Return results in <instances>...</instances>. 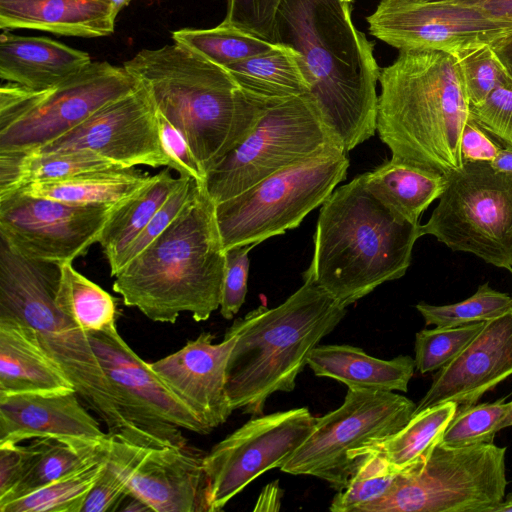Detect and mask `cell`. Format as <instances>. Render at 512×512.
Masks as SVG:
<instances>
[{"instance_id":"30bf717a","label":"cell","mask_w":512,"mask_h":512,"mask_svg":"<svg viewBox=\"0 0 512 512\" xmlns=\"http://www.w3.org/2000/svg\"><path fill=\"white\" fill-rule=\"evenodd\" d=\"M416 405L393 391L348 388L337 409L317 417L307 439L280 470L346 487L367 450L403 428Z\"/></svg>"},{"instance_id":"5bb4252c","label":"cell","mask_w":512,"mask_h":512,"mask_svg":"<svg viewBox=\"0 0 512 512\" xmlns=\"http://www.w3.org/2000/svg\"><path fill=\"white\" fill-rule=\"evenodd\" d=\"M140 87L122 66L91 62L48 90L18 85L8 102V123L0 128V150H34L79 126L109 103Z\"/></svg>"},{"instance_id":"4dcf8cb0","label":"cell","mask_w":512,"mask_h":512,"mask_svg":"<svg viewBox=\"0 0 512 512\" xmlns=\"http://www.w3.org/2000/svg\"><path fill=\"white\" fill-rule=\"evenodd\" d=\"M457 408L455 402H445L413 414L398 432L370 447L365 457L380 454L399 473L420 466L441 441Z\"/></svg>"},{"instance_id":"f6af8a7d","label":"cell","mask_w":512,"mask_h":512,"mask_svg":"<svg viewBox=\"0 0 512 512\" xmlns=\"http://www.w3.org/2000/svg\"><path fill=\"white\" fill-rule=\"evenodd\" d=\"M157 117L161 143L166 155L170 159L171 169L176 170L179 176L191 177L199 184H205L206 173L185 137L159 111H157Z\"/></svg>"},{"instance_id":"4316f807","label":"cell","mask_w":512,"mask_h":512,"mask_svg":"<svg viewBox=\"0 0 512 512\" xmlns=\"http://www.w3.org/2000/svg\"><path fill=\"white\" fill-rule=\"evenodd\" d=\"M367 190L394 215L419 224L422 213L441 196L444 175L390 159L361 174Z\"/></svg>"},{"instance_id":"f546056e","label":"cell","mask_w":512,"mask_h":512,"mask_svg":"<svg viewBox=\"0 0 512 512\" xmlns=\"http://www.w3.org/2000/svg\"><path fill=\"white\" fill-rule=\"evenodd\" d=\"M169 169L154 174L153 180L121 203L106 223L98 243L110 270L177 187L180 177H173Z\"/></svg>"},{"instance_id":"816d5d0a","label":"cell","mask_w":512,"mask_h":512,"mask_svg":"<svg viewBox=\"0 0 512 512\" xmlns=\"http://www.w3.org/2000/svg\"><path fill=\"white\" fill-rule=\"evenodd\" d=\"M493 48L512 78V36L493 45Z\"/></svg>"},{"instance_id":"83f0119b","label":"cell","mask_w":512,"mask_h":512,"mask_svg":"<svg viewBox=\"0 0 512 512\" xmlns=\"http://www.w3.org/2000/svg\"><path fill=\"white\" fill-rule=\"evenodd\" d=\"M153 177L134 168L109 169L61 181L30 183L18 192L70 203L120 204L141 191Z\"/></svg>"},{"instance_id":"9f6ffc18","label":"cell","mask_w":512,"mask_h":512,"mask_svg":"<svg viewBox=\"0 0 512 512\" xmlns=\"http://www.w3.org/2000/svg\"><path fill=\"white\" fill-rule=\"evenodd\" d=\"M508 426H512V401L508 402V409L502 420L501 429Z\"/></svg>"},{"instance_id":"603a6c76","label":"cell","mask_w":512,"mask_h":512,"mask_svg":"<svg viewBox=\"0 0 512 512\" xmlns=\"http://www.w3.org/2000/svg\"><path fill=\"white\" fill-rule=\"evenodd\" d=\"M76 391L61 366L46 351L34 329L0 318V395Z\"/></svg>"},{"instance_id":"d6a6232c","label":"cell","mask_w":512,"mask_h":512,"mask_svg":"<svg viewBox=\"0 0 512 512\" xmlns=\"http://www.w3.org/2000/svg\"><path fill=\"white\" fill-rule=\"evenodd\" d=\"M55 302L60 311L87 333L116 325V299L79 273L72 262L60 264Z\"/></svg>"},{"instance_id":"44dd1931","label":"cell","mask_w":512,"mask_h":512,"mask_svg":"<svg viewBox=\"0 0 512 512\" xmlns=\"http://www.w3.org/2000/svg\"><path fill=\"white\" fill-rule=\"evenodd\" d=\"M511 375L512 309L486 321L468 346L440 369L413 414L445 402H455L457 409L470 407Z\"/></svg>"},{"instance_id":"7c38bea8","label":"cell","mask_w":512,"mask_h":512,"mask_svg":"<svg viewBox=\"0 0 512 512\" xmlns=\"http://www.w3.org/2000/svg\"><path fill=\"white\" fill-rule=\"evenodd\" d=\"M336 145L342 146L309 94L270 99L250 134L207 173L205 187L217 205Z\"/></svg>"},{"instance_id":"52a82bcc","label":"cell","mask_w":512,"mask_h":512,"mask_svg":"<svg viewBox=\"0 0 512 512\" xmlns=\"http://www.w3.org/2000/svg\"><path fill=\"white\" fill-rule=\"evenodd\" d=\"M60 265L21 255L0 237V318L25 323L61 366L83 403L110 435L130 441L110 383L88 333L56 305Z\"/></svg>"},{"instance_id":"d4e9b609","label":"cell","mask_w":512,"mask_h":512,"mask_svg":"<svg viewBox=\"0 0 512 512\" xmlns=\"http://www.w3.org/2000/svg\"><path fill=\"white\" fill-rule=\"evenodd\" d=\"M91 62L88 53L47 37L9 31H3L0 37L1 79L32 90L54 88Z\"/></svg>"},{"instance_id":"d590c367","label":"cell","mask_w":512,"mask_h":512,"mask_svg":"<svg viewBox=\"0 0 512 512\" xmlns=\"http://www.w3.org/2000/svg\"><path fill=\"white\" fill-rule=\"evenodd\" d=\"M416 309L423 316L426 325L456 327L485 322L502 315L512 309V297L484 283L472 296L461 302L438 306L420 302Z\"/></svg>"},{"instance_id":"c3c4849f","label":"cell","mask_w":512,"mask_h":512,"mask_svg":"<svg viewBox=\"0 0 512 512\" xmlns=\"http://www.w3.org/2000/svg\"><path fill=\"white\" fill-rule=\"evenodd\" d=\"M502 148L471 117L469 118L461 136L463 162H491Z\"/></svg>"},{"instance_id":"9a60e30c","label":"cell","mask_w":512,"mask_h":512,"mask_svg":"<svg viewBox=\"0 0 512 512\" xmlns=\"http://www.w3.org/2000/svg\"><path fill=\"white\" fill-rule=\"evenodd\" d=\"M316 418L305 407L257 415L217 443L203 458L205 512L221 511L259 475L280 469Z\"/></svg>"},{"instance_id":"6da1fadb","label":"cell","mask_w":512,"mask_h":512,"mask_svg":"<svg viewBox=\"0 0 512 512\" xmlns=\"http://www.w3.org/2000/svg\"><path fill=\"white\" fill-rule=\"evenodd\" d=\"M352 0H283L274 43L292 48L321 116L349 152L377 131L380 69Z\"/></svg>"},{"instance_id":"ffe728a7","label":"cell","mask_w":512,"mask_h":512,"mask_svg":"<svg viewBox=\"0 0 512 512\" xmlns=\"http://www.w3.org/2000/svg\"><path fill=\"white\" fill-rule=\"evenodd\" d=\"M209 332L189 340L181 349L149 363L152 370L211 431L231 413L227 394V367L236 336L225 333L214 343Z\"/></svg>"},{"instance_id":"f907efd6","label":"cell","mask_w":512,"mask_h":512,"mask_svg":"<svg viewBox=\"0 0 512 512\" xmlns=\"http://www.w3.org/2000/svg\"><path fill=\"white\" fill-rule=\"evenodd\" d=\"M283 490L278 481L266 485L259 494L254 511H278L281 506Z\"/></svg>"},{"instance_id":"8992f818","label":"cell","mask_w":512,"mask_h":512,"mask_svg":"<svg viewBox=\"0 0 512 512\" xmlns=\"http://www.w3.org/2000/svg\"><path fill=\"white\" fill-rule=\"evenodd\" d=\"M347 308L312 282L282 304L259 306L234 320L236 336L227 367V394L233 410L263 414L268 398L291 392L311 351L342 321Z\"/></svg>"},{"instance_id":"ab89813d","label":"cell","mask_w":512,"mask_h":512,"mask_svg":"<svg viewBox=\"0 0 512 512\" xmlns=\"http://www.w3.org/2000/svg\"><path fill=\"white\" fill-rule=\"evenodd\" d=\"M507 409L504 399L457 409L440 442L451 447L491 444Z\"/></svg>"},{"instance_id":"7dc6e473","label":"cell","mask_w":512,"mask_h":512,"mask_svg":"<svg viewBox=\"0 0 512 512\" xmlns=\"http://www.w3.org/2000/svg\"><path fill=\"white\" fill-rule=\"evenodd\" d=\"M31 445H0V499L4 498L20 481L29 464Z\"/></svg>"},{"instance_id":"b9f144b4","label":"cell","mask_w":512,"mask_h":512,"mask_svg":"<svg viewBox=\"0 0 512 512\" xmlns=\"http://www.w3.org/2000/svg\"><path fill=\"white\" fill-rule=\"evenodd\" d=\"M283 0H227L225 24L274 43L277 12Z\"/></svg>"},{"instance_id":"f35d334b","label":"cell","mask_w":512,"mask_h":512,"mask_svg":"<svg viewBox=\"0 0 512 512\" xmlns=\"http://www.w3.org/2000/svg\"><path fill=\"white\" fill-rule=\"evenodd\" d=\"M485 322L419 331L415 337L416 369L425 374L447 365L479 334Z\"/></svg>"},{"instance_id":"9c48e42d","label":"cell","mask_w":512,"mask_h":512,"mask_svg":"<svg viewBox=\"0 0 512 512\" xmlns=\"http://www.w3.org/2000/svg\"><path fill=\"white\" fill-rule=\"evenodd\" d=\"M506 448L439 442L420 466L398 475L382 497L356 512H490L507 486Z\"/></svg>"},{"instance_id":"ac0fdd59","label":"cell","mask_w":512,"mask_h":512,"mask_svg":"<svg viewBox=\"0 0 512 512\" xmlns=\"http://www.w3.org/2000/svg\"><path fill=\"white\" fill-rule=\"evenodd\" d=\"M79 150L92 151L124 169L137 165L171 169L161 143L156 107L141 84L63 136L29 151L53 154Z\"/></svg>"},{"instance_id":"8d00e7d4","label":"cell","mask_w":512,"mask_h":512,"mask_svg":"<svg viewBox=\"0 0 512 512\" xmlns=\"http://www.w3.org/2000/svg\"><path fill=\"white\" fill-rule=\"evenodd\" d=\"M399 474L382 455L369 453L346 487L334 496L329 509L332 512H356L359 507L385 495Z\"/></svg>"},{"instance_id":"d6986e66","label":"cell","mask_w":512,"mask_h":512,"mask_svg":"<svg viewBox=\"0 0 512 512\" xmlns=\"http://www.w3.org/2000/svg\"><path fill=\"white\" fill-rule=\"evenodd\" d=\"M104 451L128 493L151 511H205V455L200 452L188 447L141 446L110 434Z\"/></svg>"},{"instance_id":"e575fe53","label":"cell","mask_w":512,"mask_h":512,"mask_svg":"<svg viewBox=\"0 0 512 512\" xmlns=\"http://www.w3.org/2000/svg\"><path fill=\"white\" fill-rule=\"evenodd\" d=\"M172 38L222 67L265 53L277 45L223 22L210 29L176 30L172 32Z\"/></svg>"},{"instance_id":"f5cc1de1","label":"cell","mask_w":512,"mask_h":512,"mask_svg":"<svg viewBox=\"0 0 512 512\" xmlns=\"http://www.w3.org/2000/svg\"><path fill=\"white\" fill-rule=\"evenodd\" d=\"M490 164L499 172L512 174V149L502 148Z\"/></svg>"},{"instance_id":"7402d4cb","label":"cell","mask_w":512,"mask_h":512,"mask_svg":"<svg viewBox=\"0 0 512 512\" xmlns=\"http://www.w3.org/2000/svg\"><path fill=\"white\" fill-rule=\"evenodd\" d=\"M76 391L54 394L0 395V445L53 438L100 446L108 439Z\"/></svg>"},{"instance_id":"bcb514c9","label":"cell","mask_w":512,"mask_h":512,"mask_svg":"<svg viewBox=\"0 0 512 512\" xmlns=\"http://www.w3.org/2000/svg\"><path fill=\"white\" fill-rule=\"evenodd\" d=\"M128 494L125 483L106 461L102 473L83 503L81 512L117 511Z\"/></svg>"},{"instance_id":"e0dca14e","label":"cell","mask_w":512,"mask_h":512,"mask_svg":"<svg viewBox=\"0 0 512 512\" xmlns=\"http://www.w3.org/2000/svg\"><path fill=\"white\" fill-rule=\"evenodd\" d=\"M120 204L70 203L17 192L0 200V237L28 258L72 262L98 243Z\"/></svg>"},{"instance_id":"ee69618b","label":"cell","mask_w":512,"mask_h":512,"mask_svg":"<svg viewBox=\"0 0 512 512\" xmlns=\"http://www.w3.org/2000/svg\"><path fill=\"white\" fill-rule=\"evenodd\" d=\"M254 246H235L226 250L220 313L227 320L232 319L245 302L250 265L248 253Z\"/></svg>"},{"instance_id":"1f68e13d","label":"cell","mask_w":512,"mask_h":512,"mask_svg":"<svg viewBox=\"0 0 512 512\" xmlns=\"http://www.w3.org/2000/svg\"><path fill=\"white\" fill-rule=\"evenodd\" d=\"M104 444L85 446L53 438L34 439L30 443L32 454L27 469L17 485L4 498L0 499V507L30 494L96 459L102 454Z\"/></svg>"},{"instance_id":"484cf974","label":"cell","mask_w":512,"mask_h":512,"mask_svg":"<svg viewBox=\"0 0 512 512\" xmlns=\"http://www.w3.org/2000/svg\"><path fill=\"white\" fill-rule=\"evenodd\" d=\"M307 365L316 376L337 380L348 388L401 392H407L416 368L414 359L407 355L385 360L341 344H318Z\"/></svg>"},{"instance_id":"8fae6325","label":"cell","mask_w":512,"mask_h":512,"mask_svg":"<svg viewBox=\"0 0 512 512\" xmlns=\"http://www.w3.org/2000/svg\"><path fill=\"white\" fill-rule=\"evenodd\" d=\"M445 186L421 236L474 254L512 274V174L490 162H464L444 175Z\"/></svg>"},{"instance_id":"7a4b0ae2","label":"cell","mask_w":512,"mask_h":512,"mask_svg":"<svg viewBox=\"0 0 512 512\" xmlns=\"http://www.w3.org/2000/svg\"><path fill=\"white\" fill-rule=\"evenodd\" d=\"M378 81L377 132L391 158L443 175L460 170L470 102L455 56L400 50Z\"/></svg>"},{"instance_id":"60d3db41","label":"cell","mask_w":512,"mask_h":512,"mask_svg":"<svg viewBox=\"0 0 512 512\" xmlns=\"http://www.w3.org/2000/svg\"><path fill=\"white\" fill-rule=\"evenodd\" d=\"M177 187L170 194L164 204L154 214L145 228L131 242L120 259L117 261L110 275H114L128 262L149 246L174 221L183 208L194 198L199 183L191 177L179 176Z\"/></svg>"},{"instance_id":"5b68a950","label":"cell","mask_w":512,"mask_h":512,"mask_svg":"<svg viewBox=\"0 0 512 512\" xmlns=\"http://www.w3.org/2000/svg\"><path fill=\"white\" fill-rule=\"evenodd\" d=\"M420 225L394 215L358 175L335 188L322 204L303 280L347 308L379 285L405 275L421 237Z\"/></svg>"},{"instance_id":"681fc988","label":"cell","mask_w":512,"mask_h":512,"mask_svg":"<svg viewBox=\"0 0 512 512\" xmlns=\"http://www.w3.org/2000/svg\"><path fill=\"white\" fill-rule=\"evenodd\" d=\"M477 7L495 18L512 22V0H451Z\"/></svg>"},{"instance_id":"3957f363","label":"cell","mask_w":512,"mask_h":512,"mask_svg":"<svg viewBox=\"0 0 512 512\" xmlns=\"http://www.w3.org/2000/svg\"><path fill=\"white\" fill-rule=\"evenodd\" d=\"M225 267L216 204L199 184L166 230L114 275L113 290L152 321L173 324L182 312L205 321L220 308Z\"/></svg>"},{"instance_id":"277c9868","label":"cell","mask_w":512,"mask_h":512,"mask_svg":"<svg viewBox=\"0 0 512 512\" xmlns=\"http://www.w3.org/2000/svg\"><path fill=\"white\" fill-rule=\"evenodd\" d=\"M123 67L182 133L206 175L250 134L270 100L176 42L142 49Z\"/></svg>"},{"instance_id":"836d02e7","label":"cell","mask_w":512,"mask_h":512,"mask_svg":"<svg viewBox=\"0 0 512 512\" xmlns=\"http://www.w3.org/2000/svg\"><path fill=\"white\" fill-rule=\"evenodd\" d=\"M105 465L106 458L103 448L102 454L96 459L32 493L0 507V512H81L89 491Z\"/></svg>"},{"instance_id":"74e56055","label":"cell","mask_w":512,"mask_h":512,"mask_svg":"<svg viewBox=\"0 0 512 512\" xmlns=\"http://www.w3.org/2000/svg\"><path fill=\"white\" fill-rule=\"evenodd\" d=\"M470 106L482 104L495 90L512 87V78L492 45L456 53Z\"/></svg>"},{"instance_id":"11a10c76","label":"cell","mask_w":512,"mask_h":512,"mask_svg":"<svg viewBox=\"0 0 512 512\" xmlns=\"http://www.w3.org/2000/svg\"><path fill=\"white\" fill-rule=\"evenodd\" d=\"M490 512H512V493L508 494L505 500L503 499Z\"/></svg>"},{"instance_id":"f1b7e54d","label":"cell","mask_w":512,"mask_h":512,"mask_svg":"<svg viewBox=\"0 0 512 512\" xmlns=\"http://www.w3.org/2000/svg\"><path fill=\"white\" fill-rule=\"evenodd\" d=\"M224 68L243 90L262 98L285 99L309 94L296 52L282 44Z\"/></svg>"},{"instance_id":"2e32d148","label":"cell","mask_w":512,"mask_h":512,"mask_svg":"<svg viewBox=\"0 0 512 512\" xmlns=\"http://www.w3.org/2000/svg\"><path fill=\"white\" fill-rule=\"evenodd\" d=\"M370 33L400 50L456 53L512 36V22L451 0H381L367 17Z\"/></svg>"},{"instance_id":"6f0895ef","label":"cell","mask_w":512,"mask_h":512,"mask_svg":"<svg viewBox=\"0 0 512 512\" xmlns=\"http://www.w3.org/2000/svg\"><path fill=\"white\" fill-rule=\"evenodd\" d=\"M112 1H114L116 4H118V6L122 9L123 7L128 5L132 0H112Z\"/></svg>"},{"instance_id":"4fadbf2b","label":"cell","mask_w":512,"mask_h":512,"mask_svg":"<svg viewBox=\"0 0 512 512\" xmlns=\"http://www.w3.org/2000/svg\"><path fill=\"white\" fill-rule=\"evenodd\" d=\"M88 336L128 426L131 443L184 448L187 439L182 429L202 435L211 432L123 340L116 325Z\"/></svg>"},{"instance_id":"7bdbcfd3","label":"cell","mask_w":512,"mask_h":512,"mask_svg":"<svg viewBox=\"0 0 512 512\" xmlns=\"http://www.w3.org/2000/svg\"><path fill=\"white\" fill-rule=\"evenodd\" d=\"M470 117L505 148L512 149V87L499 88L482 104L470 106Z\"/></svg>"},{"instance_id":"cb8c5ba5","label":"cell","mask_w":512,"mask_h":512,"mask_svg":"<svg viewBox=\"0 0 512 512\" xmlns=\"http://www.w3.org/2000/svg\"><path fill=\"white\" fill-rule=\"evenodd\" d=\"M120 10L112 0H0V27L103 37L114 32Z\"/></svg>"},{"instance_id":"ba28073f","label":"cell","mask_w":512,"mask_h":512,"mask_svg":"<svg viewBox=\"0 0 512 512\" xmlns=\"http://www.w3.org/2000/svg\"><path fill=\"white\" fill-rule=\"evenodd\" d=\"M348 152L339 145L289 165L216 205L225 251L258 245L294 229L347 176Z\"/></svg>"},{"instance_id":"db71d44e","label":"cell","mask_w":512,"mask_h":512,"mask_svg":"<svg viewBox=\"0 0 512 512\" xmlns=\"http://www.w3.org/2000/svg\"><path fill=\"white\" fill-rule=\"evenodd\" d=\"M128 503L124 507H121L120 511L137 512V511H151V509L143 503L140 499L134 497L131 494L127 495Z\"/></svg>"}]
</instances>
